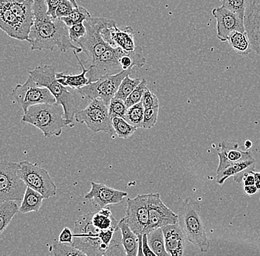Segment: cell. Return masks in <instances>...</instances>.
Segmentation results:
<instances>
[{"label": "cell", "mask_w": 260, "mask_h": 256, "mask_svg": "<svg viewBox=\"0 0 260 256\" xmlns=\"http://www.w3.org/2000/svg\"><path fill=\"white\" fill-rule=\"evenodd\" d=\"M159 108L160 106L145 108L143 129H150L155 126L158 118Z\"/></svg>", "instance_id": "cell-39"}, {"label": "cell", "mask_w": 260, "mask_h": 256, "mask_svg": "<svg viewBox=\"0 0 260 256\" xmlns=\"http://www.w3.org/2000/svg\"><path fill=\"white\" fill-rule=\"evenodd\" d=\"M90 13L84 8L78 6L75 8L69 16L66 17L61 18V20L66 24L68 27H71L76 24L82 23L84 21L91 18Z\"/></svg>", "instance_id": "cell-34"}, {"label": "cell", "mask_w": 260, "mask_h": 256, "mask_svg": "<svg viewBox=\"0 0 260 256\" xmlns=\"http://www.w3.org/2000/svg\"><path fill=\"white\" fill-rule=\"evenodd\" d=\"M9 9L28 25L34 23V2L27 0H5Z\"/></svg>", "instance_id": "cell-23"}, {"label": "cell", "mask_w": 260, "mask_h": 256, "mask_svg": "<svg viewBox=\"0 0 260 256\" xmlns=\"http://www.w3.org/2000/svg\"><path fill=\"white\" fill-rule=\"evenodd\" d=\"M245 17L260 21V0H248Z\"/></svg>", "instance_id": "cell-42"}, {"label": "cell", "mask_w": 260, "mask_h": 256, "mask_svg": "<svg viewBox=\"0 0 260 256\" xmlns=\"http://www.w3.org/2000/svg\"><path fill=\"white\" fill-rule=\"evenodd\" d=\"M19 211L17 202L9 200L0 202V233H3Z\"/></svg>", "instance_id": "cell-28"}, {"label": "cell", "mask_w": 260, "mask_h": 256, "mask_svg": "<svg viewBox=\"0 0 260 256\" xmlns=\"http://www.w3.org/2000/svg\"><path fill=\"white\" fill-rule=\"evenodd\" d=\"M142 80L143 79H140V78L131 79L129 78V76H126L122 81L118 92L115 94V98L125 101L126 98L129 96L130 94L134 91L135 89L139 85L140 83L142 82Z\"/></svg>", "instance_id": "cell-32"}, {"label": "cell", "mask_w": 260, "mask_h": 256, "mask_svg": "<svg viewBox=\"0 0 260 256\" xmlns=\"http://www.w3.org/2000/svg\"><path fill=\"white\" fill-rule=\"evenodd\" d=\"M69 1H71V3H72L74 5L75 7L77 8L78 6H78L77 3H76V0H69Z\"/></svg>", "instance_id": "cell-51"}, {"label": "cell", "mask_w": 260, "mask_h": 256, "mask_svg": "<svg viewBox=\"0 0 260 256\" xmlns=\"http://www.w3.org/2000/svg\"><path fill=\"white\" fill-rule=\"evenodd\" d=\"M227 42L232 47V49L235 50L237 53L241 55L249 54L252 49L251 42L248 38L246 31H236L231 34L228 39Z\"/></svg>", "instance_id": "cell-27"}, {"label": "cell", "mask_w": 260, "mask_h": 256, "mask_svg": "<svg viewBox=\"0 0 260 256\" xmlns=\"http://www.w3.org/2000/svg\"><path fill=\"white\" fill-rule=\"evenodd\" d=\"M201 209L197 201L187 197L179 210L178 224L186 240L201 252H207L210 248V241L201 218Z\"/></svg>", "instance_id": "cell-5"}, {"label": "cell", "mask_w": 260, "mask_h": 256, "mask_svg": "<svg viewBox=\"0 0 260 256\" xmlns=\"http://www.w3.org/2000/svg\"><path fill=\"white\" fill-rule=\"evenodd\" d=\"M112 124L115 134L122 139H127L137 130L138 128L132 126L124 118L115 117L112 118Z\"/></svg>", "instance_id": "cell-31"}, {"label": "cell", "mask_w": 260, "mask_h": 256, "mask_svg": "<svg viewBox=\"0 0 260 256\" xmlns=\"http://www.w3.org/2000/svg\"><path fill=\"white\" fill-rule=\"evenodd\" d=\"M254 172V167L248 168L234 176V180L239 184H241L243 187L244 186H253V185H255Z\"/></svg>", "instance_id": "cell-40"}, {"label": "cell", "mask_w": 260, "mask_h": 256, "mask_svg": "<svg viewBox=\"0 0 260 256\" xmlns=\"http://www.w3.org/2000/svg\"><path fill=\"white\" fill-rule=\"evenodd\" d=\"M243 191L248 196H253L257 194L258 189L255 185L253 186H244Z\"/></svg>", "instance_id": "cell-48"}, {"label": "cell", "mask_w": 260, "mask_h": 256, "mask_svg": "<svg viewBox=\"0 0 260 256\" xmlns=\"http://www.w3.org/2000/svg\"><path fill=\"white\" fill-rule=\"evenodd\" d=\"M126 51L121 48H108L100 57L98 58L92 65L89 66V72L87 76L89 82H93L103 76L119 74L123 68L121 65L120 60Z\"/></svg>", "instance_id": "cell-12"}, {"label": "cell", "mask_w": 260, "mask_h": 256, "mask_svg": "<svg viewBox=\"0 0 260 256\" xmlns=\"http://www.w3.org/2000/svg\"><path fill=\"white\" fill-rule=\"evenodd\" d=\"M110 19L106 18H89L84 21L87 27V33L83 38L76 42L81 49V53L87 55L88 59L82 61L85 67L88 68L92 63L100 57L104 53L110 48V45L104 40L102 35V30Z\"/></svg>", "instance_id": "cell-6"}, {"label": "cell", "mask_w": 260, "mask_h": 256, "mask_svg": "<svg viewBox=\"0 0 260 256\" xmlns=\"http://www.w3.org/2000/svg\"><path fill=\"white\" fill-rule=\"evenodd\" d=\"M252 145H253V143L251 140H248L245 141V143H244V148L247 149V150H250L251 149Z\"/></svg>", "instance_id": "cell-50"}, {"label": "cell", "mask_w": 260, "mask_h": 256, "mask_svg": "<svg viewBox=\"0 0 260 256\" xmlns=\"http://www.w3.org/2000/svg\"><path fill=\"white\" fill-rule=\"evenodd\" d=\"M143 252L144 256H155V253L151 249L148 241L147 234H143Z\"/></svg>", "instance_id": "cell-47"}, {"label": "cell", "mask_w": 260, "mask_h": 256, "mask_svg": "<svg viewBox=\"0 0 260 256\" xmlns=\"http://www.w3.org/2000/svg\"><path fill=\"white\" fill-rule=\"evenodd\" d=\"M259 201H260V197H259Z\"/></svg>", "instance_id": "cell-53"}, {"label": "cell", "mask_w": 260, "mask_h": 256, "mask_svg": "<svg viewBox=\"0 0 260 256\" xmlns=\"http://www.w3.org/2000/svg\"><path fill=\"white\" fill-rule=\"evenodd\" d=\"M148 209L149 224L146 233L167 225L178 223V214L174 213L164 203L158 193L148 194Z\"/></svg>", "instance_id": "cell-13"}, {"label": "cell", "mask_w": 260, "mask_h": 256, "mask_svg": "<svg viewBox=\"0 0 260 256\" xmlns=\"http://www.w3.org/2000/svg\"><path fill=\"white\" fill-rule=\"evenodd\" d=\"M144 108L142 103H137L128 108L127 112L124 116V119L132 126L136 128H143L144 123Z\"/></svg>", "instance_id": "cell-30"}, {"label": "cell", "mask_w": 260, "mask_h": 256, "mask_svg": "<svg viewBox=\"0 0 260 256\" xmlns=\"http://www.w3.org/2000/svg\"><path fill=\"white\" fill-rule=\"evenodd\" d=\"M51 252L56 256H80L85 253L73 245L71 243L54 242L51 247Z\"/></svg>", "instance_id": "cell-33"}, {"label": "cell", "mask_w": 260, "mask_h": 256, "mask_svg": "<svg viewBox=\"0 0 260 256\" xmlns=\"http://www.w3.org/2000/svg\"><path fill=\"white\" fill-rule=\"evenodd\" d=\"M211 14L217 20V37L219 41L226 42L234 32H245L243 18L233 11L221 6L213 9Z\"/></svg>", "instance_id": "cell-15"}, {"label": "cell", "mask_w": 260, "mask_h": 256, "mask_svg": "<svg viewBox=\"0 0 260 256\" xmlns=\"http://www.w3.org/2000/svg\"><path fill=\"white\" fill-rule=\"evenodd\" d=\"M112 40L115 48L118 47L126 52L134 51L137 47L135 43L134 30L131 26L123 27L121 29L117 26L114 27Z\"/></svg>", "instance_id": "cell-21"}, {"label": "cell", "mask_w": 260, "mask_h": 256, "mask_svg": "<svg viewBox=\"0 0 260 256\" xmlns=\"http://www.w3.org/2000/svg\"><path fill=\"white\" fill-rule=\"evenodd\" d=\"M146 84H147V82H146L145 79H143L142 82L140 83L139 85L135 89L134 91L132 92L129 96L126 98L124 102L128 108L141 102L143 95H144V92L147 88Z\"/></svg>", "instance_id": "cell-37"}, {"label": "cell", "mask_w": 260, "mask_h": 256, "mask_svg": "<svg viewBox=\"0 0 260 256\" xmlns=\"http://www.w3.org/2000/svg\"><path fill=\"white\" fill-rule=\"evenodd\" d=\"M20 164L8 160L0 163V202H22L27 186L19 174Z\"/></svg>", "instance_id": "cell-7"}, {"label": "cell", "mask_w": 260, "mask_h": 256, "mask_svg": "<svg viewBox=\"0 0 260 256\" xmlns=\"http://www.w3.org/2000/svg\"><path fill=\"white\" fill-rule=\"evenodd\" d=\"M110 255H126V251L122 244V235L119 227L115 231V236L108 250L106 252L105 256Z\"/></svg>", "instance_id": "cell-35"}, {"label": "cell", "mask_w": 260, "mask_h": 256, "mask_svg": "<svg viewBox=\"0 0 260 256\" xmlns=\"http://www.w3.org/2000/svg\"><path fill=\"white\" fill-rule=\"evenodd\" d=\"M73 54L77 59L78 63L81 67V72L78 75H65L64 72H56V79L58 82L61 83L65 87H71L74 90H79L89 84V79L87 77L89 68L85 67L82 64L81 59L78 56L76 50H73Z\"/></svg>", "instance_id": "cell-20"}, {"label": "cell", "mask_w": 260, "mask_h": 256, "mask_svg": "<svg viewBox=\"0 0 260 256\" xmlns=\"http://www.w3.org/2000/svg\"><path fill=\"white\" fill-rule=\"evenodd\" d=\"M92 223L101 231L116 228L118 226V220L113 216L110 209L106 207L99 209L98 212H92Z\"/></svg>", "instance_id": "cell-25"}, {"label": "cell", "mask_w": 260, "mask_h": 256, "mask_svg": "<svg viewBox=\"0 0 260 256\" xmlns=\"http://www.w3.org/2000/svg\"><path fill=\"white\" fill-rule=\"evenodd\" d=\"M28 72L39 85L50 90L56 98L57 103L62 105L64 118L73 123L75 115L79 111L84 98L80 92L78 90L65 87L58 82L54 66L42 64Z\"/></svg>", "instance_id": "cell-3"}, {"label": "cell", "mask_w": 260, "mask_h": 256, "mask_svg": "<svg viewBox=\"0 0 260 256\" xmlns=\"http://www.w3.org/2000/svg\"><path fill=\"white\" fill-rule=\"evenodd\" d=\"M126 223L136 234H144L149 224L148 194L138 195L127 199L126 210Z\"/></svg>", "instance_id": "cell-14"}, {"label": "cell", "mask_w": 260, "mask_h": 256, "mask_svg": "<svg viewBox=\"0 0 260 256\" xmlns=\"http://www.w3.org/2000/svg\"><path fill=\"white\" fill-rule=\"evenodd\" d=\"M147 234L148 241L151 249L157 256H168L166 249L165 239L162 228H157Z\"/></svg>", "instance_id": "cell-29"}, {"label": "cell", "mask_w": 260, "mask_h": 256, "mask_svg": "<svg viewBox=\"0 0 260 256\" xmlns=\"http://www.w3.org/2000/svg\"><path fill=\"white\" fill-rule=\"evenodd\" d=\"M62 0H45L47 6V11L50 17L56 18V12Z\"/></svg>", "instance_id": "cell-45"}, {"label": "cell", "mask_w": 260, "mask_h": 256, "mask_svg": "<svg viewBox=\"0 0 260 256\" xmlns=\"http://www.w3.org/2000/svg\"><path fill=\"white\" fill-rule=\"evenodd\" d=\"M126 191H118L102 183L91 182L90 191L84 198L90 201L98 209H102L110 205H119L127 197Z\"/></svg>", "instance_id": "cell-17"}, {"label": "cell", "mask_w": 260, "mask_h": 256, "mask_svg": "<svg viewBox=\"0 0 260 256\" xmlns=\"http://www.w3.org/2000/svg\"><path fill=\"white\" fill-rule=\"evenodd\" d=\"M87 33V27L82 23L76 24L69 27V36L71 42L76 43Z\"/></svg>", "instance_id": "cell-41"}, {"label": "cell", "mask_w": 260, "mask_h": 256, "mask_svg": "<svg viewBox=\"0 0 260 256\" xmlns=\"http://www.w3.org/2000/svg\"><path fill=\"white\" fill-rule=\"evenodd\" d=\"M75 6L69 0H62L56 10V15L58 19L68 17L75 9Z\"/></svg>", "instance_id": "cell-44"}, {"label": "cell", "mask_w": 260, "mask_h": 256, "mask_svg": "<svg viewBox=\"0 0 260 256\" xmlns=\"http://www.w3.org/2000/svg\"><path fill=\"white\" fill-rule=\"evenodd\" d=\"M27 1H31V2H34V0H27Z\"/></svg>", "instance_id": "cell-52"}, {"label": "cell", "mask_w": 260, "mask_h": 256, "mask_svg": "<svg viewBox=\"0 0 260 256\" xmlns=\"http://www.w3.org/2000/svg\"><path fill=\"white\" fill-rule=\"evenodd\" d=\"M73 241V231H71L69 228L66 227L60 233L58 241L61 243H71V244H72Z\"/></svg>", "instance_id": "cell-46"}, {"label": "cell", "mask_w": 260, "mask_h": 256, "mask_svg": "<svg viewBox=\"0 0 260 256\" xmlns=\"http://www.w3.org/2000/svg\"><path fill=\"white\" fill-rule=\"evenodd\" d=\"M166 249L169 255L181 256L184 255L186 248V237L178 223L162 227Z\"/></svg>", "instance_id": "cell-19"}, {"label": "cell", "mask_w": 260, "mask_h": 256, "mask_svg": "<svg viewBox=\"0 0 260 256\" xmlns=\"http://www.w3.org/2000/svg\"><path fill=\"white\" fill-rule=\"evenodd\" d=\"M92 212L81 215L75 223L73 245L86 255H106L116 228L101 231L92 223Z\"/></svg>", "instance_id": "cell-2"}, {"label": "cell", "mask_w": 260, "mask_h": 256, "mask_svg": "<svg viewBox=\"0 0 260 256\" xmlns=\"http://www.w3.org/2000/svg\"><path fill=\"white\" fill-rule=\"evenodd\" d=\"M11 95L16 103L22 107L24 113L34 105L56 102L50 90L39 85L31 76H29L23 84H17L12 90Z\"/></svg>", "instance_id": "cell-10"}, {"label": "cell", "mask_w": 260, "mask_h": 256, "mask_svg": "<svg viewBox=\"0 0 260 256\" xmlns=\"http://www.w3.org/2000/svg\"><path fill=\"white\" fill-rule=\"evenodd\" d=\"M127 109L128 107L125 102L118 98H113L109 104V113L112 118L115 117L124 118Z\"/></svg>", "instance_id": "cell-38"}, {"label": "cell", "mask_w": 260, "mask_h": 256, "mask_svg": "<svg viewBox=\"0 0 260 256\" xmlns=\"http://www.w3.org/2000/svg\"><path fill=\"white\" fill-rule=\"evenodd\" d=\"M45 197L38 191L27 187L24 194V198L21 202L19 211L21 213H28L30 212L40 211Z\"/></svg>", "instance_id": "cell-24"}, {"label": "cell", "mask_w": 260, "mask_h": 256, "mask_svg": "<svg viewBox=\"0 0 260 256\" xmlns=\"http://www.w3.org/2000/svg\"><path fill=\"white\" fill-rule=\"evenodd\" d=\"M34 23L27 42L32 50H53L58 48L62 53L76 50L81 53L69 36V27L58 18L50 17L47 11L45 0H34Z\"/></svg>", "instance_id": "cell-1"}, {"label": "cell", "mask_w": 260, "mask_h": 256, "mask_svg": "<svg viewBox=\"0 0 260 256\" xmlns=\"http://www.w3.org/2000/svg\"><path fill=\"white\" fill-rule=\"evenodd\" d=\"M118 227L121 229L122 244L127 256H136L138 252V236L132 231L126 218H123L118 222Z\"/></svg>", "instance_id": "cell-22"}, {"label": "cell", "mask_w": 260, "mask_h": 256, "mask_svg": "<svg viewBox=\"0 0 260 256\" xmlns=\"http://www.w3.org/2000/svg\"><path fill=\"white\" fill-rule=\"evenodd\" d=\"M220 3L221 6L233 11L243 19L245 17L248 0H220Z\"/></svg>", "instance_id": "cell-36"}, {"label": "cell", "mask_w": 260, "mask_h": 256, "mask_svg": "<svg viewBox=\"0 0 260 256\" xmlns=\"http://www.w3.org/2000/svg\"><path fill=\"white\" fill-rule=\"evenodd\" d=\"M132 72L133 69L122 70L118 74L103 76L95 82L89 83L85 87L79 89L78 91L86 99H100L109 106L111 100L115 98L123 79Z\"/></svg>", "instance_id": "cell-9"}, {"label": "cell", "mask_w": 260, "mask_h": 256, "mask_svg": "<svg viewBox=\"0 0 260 256\" xmlns=\"http://www.w3.org/2000/svg\"><path fill=\"white\" fill-rule=\"evenodd\" d=\"M219 157V165L217 174L222 172L229 165L239 162L245 161L253 159L251 152L243 147H240L237 142L224 140L221 142L217 150Z\"/></svg>", "instance_id": "cell-18"}, {"label": "cell", "mask_w": 260, "mask_h": 256, "mask_svg": "<svg viewBox=\"0 0 260 256\" xmlns=\"http://www.w3.org/2000/svg\"><path fill=\"white\" fill-rule=\"evenodd\" d=\"M22 122L38 128L46 138L52 136L59 137L64 127L74 126V123L64 118V108L57 102L30 106L24 113Z\"/></svg>", "instance_id": "cell-4"}, {"label": "cell", "mask_w": 260, "mask_h": 256, "mask_svg": "<svg viewBox=\"0 0 260 256\" xmlns=\"http://www.w3.org/2000/svg\"><path fill=\"white\" fill-rule=\"evenodd\" d=\"M256 165V160L255 159L252 160H245V161L239 162V163H233L229 165L224 171L216 176V182L219 185L222 186L225 183L229 178L232 176H235L236 175L240 174L242 171L248 169V168H253Z\"/></svg>", "instance_id": "cell-26"}, {"label": "cell", "mask_w": 260, "mask_h": 256, "mask_svg": "<svg viewBox=\"0 0 260 256\" xmlns=\"http://www.w3.org/2000/svg\"><path fill=\"white\" fill-rule=\"evenodd\" d=\"M255 186L260 191V172H254Z\"/></svg>", "instance_id": "cell-49"}, {"label": "cell", "mask_w": 260, "mask_h": 256, "mask_svg": "<svg viewBox=\"0 0 260 256\" xmlns=\"http://www.w3.org/2000/svg\"><path fill=\"white\" fill-rule=\"evenodd\" d=\"M75 120L79 124H85L95 133L105 132L110 136L115 134L112 118L109 113V106L103 100H91L87 107L79 110L75 115Z\"/></svg>", "instance_id": "cell-8"}, {"label": "cell", "mask_w": 260, "mask_h": 256, "mask_svg": "<svg viewBox=\"0 0 260 256\" xmlns=\"http://www.w3.org/2000/svg\"><path fill=\"white\" fill-rule=\"evenodd\" d=\"M31 27L18 17L9 9L5 0H0V27L8 36L20 41H27Z\"/></svg>", "instance_id": "cell-16"}, {"label": "cell", "mask_w": 260, "mask_h": 256, "mask_svg": "<svg viewBox=\"0 0 260 256\" xmlns=\"http://www.w3.org/2000/svg\"><path fill=\"white\" fill-rule=\"evenodd\" d=\"M143 106L144 108L154 107V106H160L158 98L155 95L149 90V89L146 88L144 95H143L142 100H141Z\"/></svg>", "instance_id": "cell-43"}, {"label": "cell", "mask_w": 260, "mask_h": 256, "mask_svg": "<svg viewBox=\"0 0 260 256\" xmlns=\"http://www.w3.org/2000/svg\"><path fill=\"white\" fill-rule=\"evenodd\" d=\"M19 164V176L23 179L27 187L38 191L45 199L56 197V184L46 170L28 161H22Z\"/></svg>", "instance_id": "cell-11"}]
</instances>
